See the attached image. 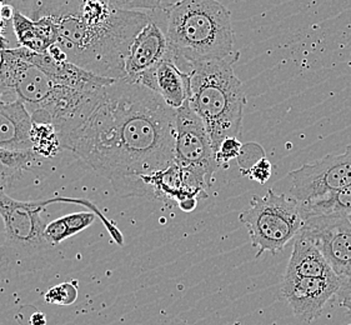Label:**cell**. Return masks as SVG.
Here are the masks:
<instances>
[{
  "label": "cell",
  "mask_w": 351,
  "mask_h": 325,
  "mask_svg": "<svg viewBox=\"0 0 351 325\" xmlns=\"http://www.w3.org/2000/svg\"><path fill=\"white\" fill-rule=\"evenodd\" d=\"M53 203H73L83 205L93 213L99 210L98 206L88 199L56 197L38 202H21L9 197L0 188V218L5 229V243L0 250L3 264L23 265L54 248L45 239L47 224L42 218L43 210Z\"/></svg>",
  "instance_id": "obj_5"
},
{
  "label": "cell",
  "mask_w": 351,
  "mask_h": 325,
  "mask_svg": "<svg viewBox=\"0 0 351 325\" xmlns=\"http://www.w3.org/2000/svg\"><path fill=\"white\" fill-rule=\"evenodd\" d=\"M169 58L186 74L210 60L238 62L230 12L218 0H179L165 9Z\"/></svg>",
  "instance_id": "obj_3"
},
{
  "label": "cell",
  "mask_w": 351,
  "mask_h": 325,
  "mask_svg": "<svg viewBox=\"0 0 351 325\" xmlns=\"http://www.w3.org/2000/svg\"><path fill=\"white\" fill-rule=\"evenodd\" d=\"M290 194L299 203L343 191L351 185V145L343 154L324 156L289 173Z\"/></svg>",
  "instance_id": "obj_8"
},
{
  "label": "cell",
  "mask_w": 351,
  "mask_h": 325,
  "mask_svg": "<svg viewBox=\"0 0 351 325\" xmlns=\"http://www.w3.org/2000/svg\"><path fill=\"white\" fill-rule=\"evenodd\" d=\"M232 60H210L190 73L189 104L202 118L210 136L214 153L228 138H238L241 130L245 91L235 75Z\"/></svg>",
  "instance_id": "obj_4"
},
{
  "label": "cell",
  "mask_w": 351,
  "mask_h": 325,
  "mask_svg": "<svg viewBox=\"0 0 351 325\" xmlns=\"http://www.w3.org/2000/svg\"><path fill=\"white\" fill-rule=\"evenodd\" d=\"M15 12L14 9L12 5H3V7L0 8V16L3 18V19H5V21H13V18H14Z\"/></svg>",
  "instance_id": "obj_28"
},
{
  "label": "cell",
  "mask_w": 351,
  "mask_h": 325,
  "mask_svg": "<svg viewBox=\"0 0 351 325\" xmlns=\"http://www.w3.org/2000/svg\"><path fill=\"white\" fill-rule=\"evenodd\" d=\"M343 283L331 278H284L281 293L291 306L296 318L311 323L319 318L325 305L340 294Z\"/></svg>",
  "instance_id": "obj_10"
},
{
  "label": "cell",
  "mask_w": 351,
  "mask_h": 325,
  "mask_svg": "<svg viewBox=\"0 0 351 325\" xmlns=\"http://www.w3.org/2000/svg\"><path fill=\"white\" fill-rule=\"evenodd\" d=\"M77 283L59 284L45 293V302L50 304L71 305L77 300Z\"/></svg>",
  "instance_id": "obj_21"
},
{
  "label": "cell",
  "mask_w": 351,
  "mask_h": 325,
  "mask_svg": "<svg viewBox=\"0 0 351 325\" xmlns=\"http://www.w3.org/2000/svg\"><path fill=\"white\" fill-rule=\"evenodd\" d=\"M32 150L42 159H53L62 150L56 127L48 123H34L30 129Z\"/></svg>",
  "instance_id": "obj_20"
},
{
  "label": "cell",
  "mask_w": 351,
  "mask_h": 325,
  "mask_svg": "<svg viewBox=\"0 0 351 325\" xmlns=\"http://www.w3.org/2000/svg\"><path fill=\"white\" fill-rule=\"evenodd\" d=\"M29 323L30 325H47V317L42 311H34L33 314H30Z\"/></svg>",
  "instance_id": "obj_27"
},
{
  "label": "cell",
  "mask_w": 351,
  "mask_h": 325,
  "mask_svg": "<svg viewBox=\"0 0 351 325\" xmlns=\"http://www.w3.org/2000/svg\"><path fill=\"white\" fill-rule=\"evenodd\" d=\"M176 110L129 79L104 86L90 110L59 134L69 150L119 197L148 198L141 178L176 160Z\"/></svg>",
  "instance_id": "obj_1"
},
{
  "label": "cell",
  "mask_w": 351,
  "mask_h": 325,
  "mask_svg": "<svg viewBox=\"0 0 351 325\" xmlns=\"http://www.w3.org/2000/svg\"><path fill=\"white\" fill-rule=\"evenodd\" d=\"M97 214L90 212L71 213L63 218L53 220L45 228V239L50 245L56 247L63 243L65 239L71 238L75 234L80 233L86 228L93 226L97 220Z\"/></svg>",
  "instance_id": "obj_17"
},
{
  "label": "cell",
  "mask_w": 351,
  "mask_h": 325,
  "mask_svg": "<svg viewBox=\"0 0 351 325\" xmlns=\"http://www.w3.org/2000/svg\"><path fill=\"white\" fill-rule=\"evenodd\" d=\"M340 294H341L340 305L344 308L346 313H348V315H349V318L351 319V287L340 291Z\"/></svg>",
  "instance_id": "obj_26"
},
{
  "label": "cell",
  "mask_w": 351,
  "mask_h": 325,
  "mask_svg": "<svg viewBox=\"0 0 351 325\" xmlns=\"http://www.w3.org/2000/svg\"><path fill=\"white\" fill-rule=\"evenodd\" d=\"M110 7L129 12H155L160 10L164 0H101Z\"/></svg>",
  "instance_id": "obj_22"
},
{
  "label": "cell",
  "mask_w": 351,
  "mask_h": 325,
  "mask_svg": "<svg viewBox=\"0 0 351 325\" xmlns=\"http://www.w3.org/2000/svg\"><path fill=\"white\" fill-rule=\"evenodd\" d=\"M13 28L21 47L39 54H48L50 48L58 43L56 24L49 18L32 19L16 12L13 18Z\"/></svg>",
  "instance_id": "obj_16"
},
{
  "label": "cell",
  "mask_w": 351,
  "mask_h": 325,
  "mask_svg": "<svg viewBox=\"0 0 351 325\" xmlns=\"http://www.w3.org/2000/svg\"><path fill=\"white\" fill-rule=\"evenodd\" d=\"M335 276L319 249L302 234L295 238L284 278H331Z\"/></svg>",
  "instance_id": "obj_15"
},
{
  "label": "cell",
  "mask_w": 351,
  "mask_h": 325,
  "mask_svg": "<svg viewBox=\"0 0 351 325\" xmlns=\"http://www.w3.org/2000/svg\"><path fill=\"white\" fill-rule=\"evenodd\" d=\"M179 208L185 213L193 212L195 210L197 205V198H193V197H186V198L182 199L178 202Z\"/></svg>",
  "instance_id": "obj_25"
},
{
  "label": "cell",
  "mask_w": 351,
  "mask_h": 325,
  "mask_svg": "<svg viewBox=\"0 0 351 325\" xmlns=\"http://www.w3.org/2000/svg\"><path fill=\"white\" fill-rule=\"evenodd\" d=\"M169 57L168 38L164 27L152 21L135 36L125 59V78L136 82L144 73L153 69Z\"/></svg>",
  "instance_id": "obj_11"
},
{
  "label": "cell",
  "mask_w": 351,
  "mask_h": 325,
  "mask_svg": "<svg viewBox=\"0 0 351 325\" xmlns=\"http://www.w3.org/2000/svg\"><path fill=\"white\" fill-rule=\"evenodd\" d=\"M5 93L0 88V148L7 150H32V117L18 98L4 100Z\"/></svg>",
  "instance_id": "obj_14"
},
{
  "label": "cell",
  "mask_w": 351,
  "mask_h": 325,
  "mask_svg": "<svg viewBox=\"0 0 351 325\" xmlns=\"http://www.w3.org/2000/svg\"><path fill=\"white\" fill-rule=\"evenodd\" d=\"M240 223L246 226L256 258L265 252L278 254L294 241L304 226L300 203L291 195L267 189L264 197L254 195L250 206L240 213Z\"/></svg>",
  "instance_id": "obj_6"
},
{
  "label": "cell",
  "mask_w": 351,
  "mask_h": 325,
  "mask_svg": "<svg viewBox=\"0 0 351 325\" xmlns=\"http://www.w3.org/2000/svg\"><path fill=\"white\" fill-rule=\"evenodd\" d=\"M32 19L49 18L58 32L56 45L68 60L104 78H125V59L135 36L152 15L114 9L106 21L89 24L77 10V0H34Z\"/></svg>",
  "instance_id": "obj_2"
},
{
  "label": "cell",
  "mask_w": 351,
  "mask_h": 325,
  "mask_svg": "<svg viewBox=\"0 0 351 325\" xmlns=\"http://www.w3.org/2000/svg\"><path fill=\"white\" fill-rule=\"evenodd\" d=\"M240 171H241L243 177L250 178L254 182L264 185L271 177L273 165L267 160V156H264L259 158L256 162H254L246 169H241Z\"/></svg>",
  "instance_id": "obj_24"
},
{
  "label": "cell",
  "mask_w": 351,
  "mask_h": 325,
  "mask_svg": "<svg viewBox=\"0 0 351 325\" xmlns=\"http://www.w3.org/2000/svg\"><path fill=\"white\" fill-rule=\"evenodd\" d=\"M304 220L311 215L337 214L351 217V185L323 198L314 199L308 203H300Z\"/></svg>",
  "instance_id": "obj_19"
},
{
  "label": "cell",
  "mask_w": 351,
  "mask_h": 325,
  "mask_svg": "<svg viewBox=\"0 0 351 325\" xmlns=\"http://www.w3.org/2000/svg\"><path fill=\"white\" fill-rule=\"evenodd\" d=\"M136 83L160 95L162 100L176 110L189 100L190 75L180 71L169 57L153 69L144 73Z\"/></svg>",
  "instance_id": "obj_13"
},
{
  "label": "cell",
  "mask_w": 351,
  "mask_h": 325,
  "mask_svg": "<svg viewBox=\"0 0 351 325\" xmlns=\"http://www.w3.org/2000/svg\"><path fill=\"white\" fill-rule=\"evenodd\" d=\"M42 160L33 150H7L0 148V188L4 189L14 183L18 178L34 164Z\"/></svg>",
  "instance_id": "obj_18"
},
{
  "label": "cell",
  "mask_w": 351,
  "mask_h": 325,
  "mask_svg": "<svg viewBox=\"0 0 351 325\" xmlns=\"http://www.w3.org/2000/svg\"><path fill=\"white\" fill-rule=\"evenodd\" d=\"M13 51L16 56L40 68L56 84L69 86L77 91L97 92L115 82V79L100 77L71 62H60L50 57L49 54H39L24 47L15 48Z\"/></svg>",
  "instance_id": "obj_12"
},
{
  "label": "cell",
  "mask_w": 351,
  "mask_h": 325,
  "mask_svg": "<svg viewBox=\"0 0 351 325\" xmlns=\"http://www.w3.org/2000/svg\"><path fill=\"white\" fill-rule=\"evenodd\" d=\"M176 162L203 170L209 183L219 169L206 127L186 101L176 109Z\"/></svg>",
  "instance_id": "obj_9"
},
{
  "label": "cell",
  "mask_w": 351,
  "mask_h": 325,
  "mask_svg": "<svg viewBox=\"0 0 351 325\" xmlns=\"http://www.w3.org/2000/svg\"><path fill=\"white\" fill-rule=\"evenodd\" d=\"M241 150H243V144L238 141V138L225 139L215 153V159L218 162L219 168L226 169L232 159L239 158Z\"/></svg>",
  "instance_id": "obj_23"
},
{
  "label": "cell",
  "mask_w": 351,
  "mask_h": 325,
  "mask_svg": "<svg viewBox=\"0 0 351 325\" xmlns=\"http://www.w3.org/2000/svg\"><path fill=\"white\" fill-rule=\"evenodd\" d=\"M349 218H350V219H351V217H349Z\"/></svg>",
  "instance_id": "obj_29"
},
{
  "label": "cell",
  "mask_w": 351,
  "mask_h": 325,
  "mask_svg": "<svg viewBox=\"0 0 351 325\" xmlns=\"http://www.w3.org/2000/svg\"><path fill=\"white\" fill-rule=\"evenodd\" d=\"M300 234L324 255L335 276L341 280L343 290L350 288V218L337 214L311 215L305 218Z\"/></svg>",
  "instance_id": "obj_7"
}]
</instances>
